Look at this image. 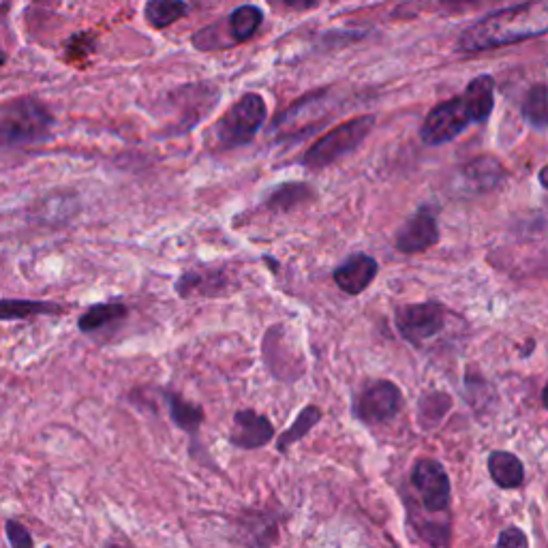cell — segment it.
<instances>
[{"label":"cell","instance_id":"cell-4","mask_svg":"<svg viewBox=\"0 0 548 548\" xmlns=\"http://www.w3.org/2000/svg\"><path fill=\"white\" fill-rule=\"evenodd\" d=\"M375 125V116H356L347 123L339 125L337 129H332L326 133L322 140H317L307 155H304V165L311 167V170H322V167L332 165L334 161H339L341 157L354 152L367 135L371 133Z\"/></svg>","mask_w":548,"mask_h":548},{"label":"cell","instance_id":"cell-23","mask_svg":"<svg viewBox=\"0 0 548 548\" xmlns=\"http://www.w3.org/2000/svg\"><path fill=\"white\" fill-rule=\"evenodd\" d=\"M264 20L262 11L253 7V5H245V7H238L232 15H230V30H232V37L236 41H249L255 33L257 28H260Z\"/></svg>","mask_w":548,"mask_h":548},{"label":"cell","instance_id":"cell-3","mask_svg":"<svg viewBox=\"0 0 548 548\" xmlns=\"http://www.w3.org/2000/svg\"><path fill=\"white\" fill-rule=\"evenodd\" d=\"M409 486L414 493V512L426 516H448L452 506V484L446 467L435 459H418L409 471Z\"/></svg>","mask_w":548,"mask_h":548},{"label":"cell","instance_id":"cell-26","mask_svg":"<svg viewBox=\"0 0 548 548\" xmlns=\"http://www.w3.org/2000/svg\"><path fill=\"white\" fill-rule=\"evenodd\" d=\"M495 548H529V538L521 527H506L501 534L497 536Z\"/></svg>","mask_w":548,"mask_h":548},{"label":"cell","instance_id":"cell-27","mask_svg":"<svg viewBox=\"0 0 548 548\" xmlns=\"http://www.w3.org/2000/svg\"><path fill=\"white\" fill-rule=\"evenodd\" d=\"M283 3L294 11H309V9H315L322 0H283Z\"/></svg>","mask_w":548,"mask_h":548},{"label":"cell","instance_id":"cell-29","mask_svg":"<svg viewBox=\"0 0 548 548\" xmlns=\"http://www.w3.org/2000/svg\"><path fill=\"white\" fill-rule=\"evenodd\" d=\"M5 60H7V56H5V52H3V50H0V67L5 65Z\"/></svg>","mask_w":548,"mask_h":548},{"label":"cell","instance_id":"cell-2","mask_svg":"<svg viewBox=\"0 0 548 548\" xmlns=\"http://www.w3.org/2000/svg\"><path fill=\"white\" fill-rule=\"evenodd\" d=\"M54 118L35 97L15 99L0 110V146H30L48 140Z\"/></svg>","mask_w":548,"mask_h":548},{"label":"cell","instance_id":"cell-22","mask_svg":"<svg viewBox=\"0 0 548 548\" xmlns=\"http://www.w3.org/2000/svg\"><path fill=\"white\" fill-rule=\"evenodd\" d=\"M309 197H311L309 185H304V182H287V185L277 187L268 195L266 206L270 210L285 212V210H292V208L300 206L302 202H307Z\"/></svg>","mask_w":548,"mask_h":548},{"label":"cell","instance_id":"cell-17","mask_svg":"<svg viewBox=\"0 0 548 548\" xmlns=\"http://www.w3.org/2000/svg\"><path fill=\"white\" fill-rule=\"evenodd\" d=\"M454 401L448 392L444 390H431L424 392L418 399V424L422 431H433L444 422V418L450 414Z\"/></svg>","mask_w":548,"mask_h":548},{"label":"cell","instance_id":"cell-18","mask_svg":"<svg viewBox=\"0 0 548 548\" xmlns=\"http://www.w3.org/2000/svg\"><path fill=\"white\" fill-rule=\"evenodd\" d=\"M324 420V411L319 405H304L300 411L296 420L289 424V429H285L279 437H277V452L281 454H287L289 448L296 446L300 439L307 437L315 426Z\"/></svg>","mask_w":548,"mask_h":548},{"label":"cell","instance_id":"cell-7","mask_svg":"<svg viewBox=\"0 0 548 548\" xmlns=\"http://www.w3.org/2000/svg\"><path fill=\"white\" fill-rule=\"evenodd\" d=\"M394 324L409 345L422 347L446 328V309L439 302L405 304L397 309Z\"/></svg>","mask_w":548,"mask_h":548},{"label":"cell","instance_id":"cell-21","mask_svg":"<svg viewBox=\"0 0 548 548\" xmlns=\"http://www.w3.org/2000/svg\"><path fill=\"white\" fill-rule=\"evenodd\" d=\"M189 13L185 0H148L146 20L155 28H167Z\"/></svg>","mask_w":548,"mask_h":548},{"label":"cell","instance_id":"cell-9","mask_svg":"<svg viewBox=\"0 0 548 548\" xmlns=\"http://www.w3.org/2000/svg\"><path fill=\"white\" fill-rule=\"evenodd\" d=\"M232 536L245 548H272L279 542V521L266 510L238 512L232 521Z\"/></svg>","mask_w":548,"mask_h":548},{"label":"cell","instance_id":"cell-16","mask_svg":"<svg viewBox=\"0 0 548 548\" xmlns=\"http://www.w3.org/2000/svg\"><path fill=\"white\" fill-rule=\"evenodd\" d=\"M504 176H506V170L493 157H480V159H474V161L463 167L465 185L471 191H476V193H484V191L495 189Z\"/></svg>","mask_w":548,"mask_h":548},{"label":"cell","instance_id":"cell-20","mask_svg":"<svg viewBox=\"0 0 548 548\" xmlns=\"http://www.w3.org/2000/svg\"><path fill=\"white\" fill-rule=\"evenodd\" d=\"M63 309L52 302L37 300H0V322H15V319H30L35 315H56Z\"/></svg>","mask_w":548,"mask_h":548},{"label":"cell","instance_id":"cell-11","mask_svg":"<svg viewBox=\"0 0 548 548\" xmlns=\"http://www.w3.org/2000/svg\"><path fill=\"white\" fill-rule=\"evenodd\" d=\"M230 444L238 450H260L274 439L272 422L255 409H238L230 431Z\"/></svg>","mask_w":548,"mask_h":548},{"label":"cell","instance_id":"cell-8","mask_svg":"<svg viewBox=\"0 0 548 548\" xmlns=\"http://www.w3.org/2000/svg\"><path fill=\"white\" fill-rule=\"evenodd\" d=\"M469 114L463 105L461 97L448 99L439 103L437 108L429 112L424 118L420 137L426 146H441L446 142H452L456 135H461L469 127Z\"/></svg>","mask_w":548,"mask_h":548},{"label":"cell","instance_id":"cell-14","mask_svg":"<svg viewBox=\"0 0 548 548\" xmlns=\"http://www.w3.org/2000/svg\"><path fill=\"white\" fill-rule=\"evenodd\" d=\"M163 401L167 405V414H170L172 422L176 424V429H180L182 433H187L191 437L200 433L202 424L206 420L202 405L191 403L185 397H180L176 390H163Z\"/></svg>","mask_w":548,"mask_h":548},{"label":"cell","instance_id":"cell-30","mask_svg":"<svg viewBox=\"0 0 548 548\" xmlns=\"http://www.w3.org/2000/svg\"><path fill=\"white\" fill-rule=\"evenodd\" d=\"M105 548H127V546H123V544H108Z\"/></svg>","mask_w":548,"mask_h":548},{"label":"cell","instance_id":"cell-25","mask_svg":"<svg viewBox=\"0 0 548 548\" xmlns=\"http://www.w3.org/2000/svg\"><path fill=\"white\" fill-rule=\"evenodd\" d=\"M5 534H7V540H9L11 548H35L33 534H30V531L26 529V525H22L20 521L9 519L5 523Z\"/></svg>","mask_w":548,"mask_h":548},{"label":"cell","instance_id":"cell-10","mask_svg":"<svg viewBox=\"0 0 548 548\" xmlns=\"http://www.w3.org/2000/svg\"><path fill=\"white\" fill-rule=\"evenodd\" d=\"M439 240V225H437V210L429 204L420 206L411 215L397 236V249L401 253H422L437 245Z\"/></svg>","mask_w":548,"mask_h":548},{"label":"cell","instance_id":"cell-6","mask_svg":"<svg viewBox=\"0 0 548 548\" xmlns=\"http://www.w3.org/2000/svg\"><path fill=\"white\" fill-rule=\"evenodd\" d=\"M268 108L262 95L249 93L234 103L219 125L215 127L217 144L223 148H236L249 144L266 123Z\"/></svg>","mask_w":548,"mask_h":548},{"label":"cell","instance_id":"cell-1","mask_svg":"<svg viewBox=\"0 0 548 548\" xmlns=\"http://www.w3.org/2000/svg\"><path fill=\"white\" fill-rule=\"evenodd\" d=\"M548 30V15L544 3H523L486 15L467 28L459 39L463 52H484L501 45L521 43L542 37Z\"/></svg>","mask_w":548,"mask_h":548},{"label":"cell","instance_id":"cell-24","mask_svg":"<svg viewBox=\"0 0 548 548\" xmlns=\"http://www.w3.org/2000/svg\"><path fill=\"white\" fill-rule=\"evenodd\" d=\"M523 116L531 127L538 131L546 129L548 125V110H546V86L538 84L527 93L523 103Z\"/></svg>","mask_w":548,"mask_h":548},{"label":"cell","instance_id":"cell-19","mask_svg":"<svg viewBox=\"0 0 548 548\" xmlns=\"http://www.w3.org/2000/svg\"><path fill=\"white\" fill-rule=\"evenodd\" d=\"M127 317V307L120 302H105V304H95V307H90L82 317H80V330L90 334L108 328L110 324L120 322V319Z\"/></svg>","mask_w":548,"mask_h":548},{"label":"cell","instance_id":"cell-28","mask_svg":"<svg viewBox=\"0 0 548 548\" xmlns=\"http://www.w3.org/2000/svg\"><path fill=\"white\" fill-rule=\"evenodd\" d=\"M446 3L454 9H461V7L467 9V7H476V5L484 3V0H446Z\"/></svg>","mask_w":548,"mask_h":548},{"label":"cell","instance_id":"cell-13","mask_svg":"<svg viewBox=\"0 0 548 548\" xmlns=\"http://www.w3.org/2000/svg\"><path fill=\"white\" fill-rule=\"evenodd\" d=\"M486 469L495 486L504 491L519 489L525 482V465L519 456L508 450H493L486 459Z\"/></svg>","mask_w":548,"mask_h":548},{"label":"cell","instance_id":"cell-5","mask_svg":"<svg viewBox=\"0 0 548 548\" xmlns=\"http://www.w3.org/2000/svg\"><path fill=\"white\" fill-rule=\"evenodd\" d=\"M405 405L403 390L390 379L364 382L352 399V414L364 426L388 424L401 414Z\"/></svg>","mask_w":548,"mask_h":548},{"label":"cell","instance_id":"cell-12","mask_svg":"<svg viewBox=\"0 0 548 548\" xmlns=\"http://www.w3.org/2000/svg\"><path fill=\"white\" fill-rule=\"evenodd\" d=\"M377 270L379 266L371 255L356 253L352 257H347V260L334 270V283L339 285L341 292L349 296H358L373 283V279L377 277Z\"/></svg>","mask_w":548,"mask_h":548},{"label":"cell","instance_id":"cell-15","mask_svg":"<svg viewBox=\"0 0 548 548\" xmlns=\"http://www.w3.org/2000/svg\"><path fill=\"white\" fill-rule=\"evenodd\" d=\"M461 99L471 123H482L489 118L495 108V82L491 75H478L471 80Z\"/></svg>","mask_w":548,"mask_h":548}]
</instances>
